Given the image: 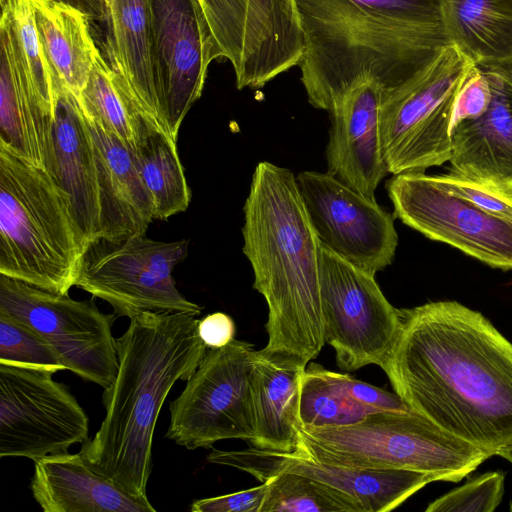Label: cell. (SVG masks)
Wrapping results in <instances>:
<instances>
[{
	"mask_svg": "<svg viewBox=\"0 0 512 512\" xmlns=\"http://www.w3.org/2000/svg\"><path fill=\"white\" fill-rule=\"evenodd\" d=\"M381 364L394 392L445 432L490 451L512 444V343L457 301L399 309Z\"/></svg>",
	"mask_w": 512,
	"mask_h": 512,
	"instance_id": "1",
	"label": "cell"
},
{
	"mask_svg": "<svg viewBox=\"0 0 512 512\" xmlns=\"http://www.w3.org/2000/svg\"><path fill=\"white\" fill-rule=\"evenodd\" d=\"M305 50L299 68L309 103L329 111L363 81L393 89L447 45L436 0H296Z\"/></svg>",
	"mask_w": 512,
	"mask_h": 512,
	"instance_id": "2",
	"label": "cell"
},
{
	"mask_svg": "<svg viewBox=\"0 0 512 512\" xmlns=\"http://www.w3.org/2000/svg\"><path fill=\"white\" fill-rule=\"evenodd\" d=\"M243 253L265 299L268 342L259 354L306 367L325 345L320 299L321 243L294 174L259 162L244 204Z\"/></svg>",
	"mask_w": 512,
	"mask_h": 512,
	"instance_id": "3",
	"label": "cell"
},
{
	"mask_svg": "<svg viewBox=\"0 0 512 512\" xmlns=\"http://www.w3.org/2000/svg\"><path fill=\"white\" fill-rule=\"evenodd\" d=\"M198 321L188 312L147 311L130 319L116 339L118 370L102 396L105 418L80 450L94 471L146 502L159 412L174 384L187 381L207 351Z\"/></svg>",
	"mask_w": 512,
	"mask_h": 512,
	"instance_id": "4",
	"label": "cell"
},
{
	"mask_svg": "<svg viewBox=\"0 0 512 512\" xmlns=\"http://www.w3.org/2000/svg\"><path fill=\"white\" fill-rule=\"evenodd\" d=\"M87 248L69 198L48 172L0 146V274L65 294Z\"/></svg>",
	"mask_w": 512,
	"mask_h": 512,
	"instance_id": "5",
	"label": "cell"
},
{
	"mask_svg": "<svg viewBox=\"0 0 512 512\" xmlns=\"http://www.w3.org/2000/svg\"><path fill=\"white\" fill-rule=\"evenodd\" d=\"M295 451L320 463L359 469L411 470L459 482L490 451L408 411H383L344 426H299Z\"/></svg>",
	"mask_w": 512,
	"mask_h": 512,
	"instance_id": "6",
	"label": "cell"
},
{
	"mask_svg": "<svg viewBox=\"0 0 512 512\" xmlns=\"http://www.w3.org/2000/svg\"><path fill=\"white\" fill-rule=\"evenodd\" d=\"M476 64L447 45L399 86L381 91L380 130L388 172H424L449 162L457 95Z\"/></svg>",
	"mask_w": 512,
	"mask_h": 512,
	"instance_id": "7",
	"label": "cell"
},
{
	"mask_svg": "<svg viewBox=\"0 0 512 512\" xmlns=\"http://www.w3.org/2000/svg\"><path fill=\"white\" fill-rule=\"evenodd\" d=\"M188 253V240L155 241L146 235L89 244L75 286L107 302L116 317L143 312H188L202 307L176 288L172 272Z\"/></svg>",
	"mask_w": 512,
	"mask_h": 512,
	"instance_id": "8",
	"label": "cell"
},
{
	"mask_svg": "<svg viewBox=\"0 0 512 512\" xmlns=\"http://www.w3.org/2000/svg\"><path fill=\"white\" fill-rule=\"evenodd\" d=\"M256 354L252 344L237 339L206 351L181 394L170 403L166 437L188 450L211 448L226 439L250 442Z\"/></svg>",
	"mask_w": 512,
	"mask_h": 512,
	"instance_id": "9",
	"label": "cell"
},
{
	"mask_svg": "<svg viewBox=\"0 0 512 512\" xmlns=\"http://www.w3.org/2000/svg\"><path fill=\"white\" fill-rule=\"evenodd\" d=\"M93 298L74 300L68 293H53L0 274V312L45 339L67 370L106 389L118 370L112 334L117 317L101 312Z\"/></svg>",
	"mask_w": 512,
	"mask_h": 512,
	"instance_id": "10",
	"label": "cell"
},
{
	"mask_svg": "<svg viewBox=\"0 0 512 512\" xmlns=\"http://www.w3.org/2000/svg\"><path fill=\"white\" fill-rule=\"evenodd\" d=\"M320 299L325 343L337 366L355 371L381 366L400 331L393 307L371 275L321 245Z\"/></svg>",
	"mask_w": 512,
	"mask_h": 512,
	"instance_id": "11",
	"label": "cell"
},
{
	"mask_svg": "<svg viewBox=\"0 0 512 512\" xmlns=\"http://www.w3.org/2000/svg\"><path fill=\"white\" fill-rule=\"evenodd\" d=\"M45 370L0 364V458L34 462L88 439L89 418Z\"/></svg>",
	"mask_w": 512,
	"mask_h": 512,
	"instance_id": "12",
	"label": "cell"
},
{
	"mask_svg": "<svg viewBox=\"0 0 512 512\" xmlns=\"http://www.w3.org/2000/svg\"><path fill=\"white\" fill-rule=\"evenodd\" d=\"M386 189L395 217L407 226L493 268L512 270L511 221L452 193L424 172L396 174Z\"/></svg>",
	"mask_w": 512,
	"mask_h": 512,
	"instance_id": "13",
	"label": "cell"
},
{
	"mask_svg": "<svg viewBox=\"0 0 512 512\" xmlns=\"http://www.w3.org/2000/svg\"><path fill=\"white\" fill-rule=\"evenodd\" d=\"M154 80L161 123L177 141L201 97L210 63L222 52L199 0H148Z\"/></svg>",
	"mask_w": 512,
	"mask_h": 512,
	"instance_id": "14",
	"label": "cell"
},
{
	"mask_svg": "<svg viewBox=\"0 0 512 512\" xmlns=\"http://www.w3.org/2000/svg\"><path fill=\"white\" fill-rule=\"evenodd\" d=\"M296 180L322 246L374 276L392 263L398 245L394 213L328 172L303 171Z\"/></svg>",
	"mask_w": 512,
	"mask_h": 512,
	"instance_id": "15",
	"label": "cell"
},
{
	"mask_svg": "<svg viewBox=\"0 0 512 512\" xmlns=\"http://www.w3.org/2000/svg\"><path fill=\"white\" fill-rule=\"evenodd\" d=\"M207 460L249 473L261 482L279 472L307 476L346 496L358 512L394 510L427 484L436 481L434 476L417 471L329 465L295 450L280 452L254 446L232 451L213 449Z\"/></svg>",
	"mask_w": 512,
	"mask_h": 512,
	"instance_id": "16",
	"label": "cell"
},
{
	"mask_svg": "<svg viewBox=\"0 0 512 512\" xmlns=\"http://www.w3.org/2000/svg\"><path fill=\"white\" fill-rule=\"evenodd\" d=\"M381 89L363 81L345 91L329 109L331 129L326 149L328 173L375 199V190L389 173L380 130Z\"/></svg>",
	"mask_w": 512,
	"mask_h": 512,
	"instance_id": "17",
	"label": "cell"
},
{
	"mask_svg": "<svg viewBox=\"0 0 512 512\" xmlns=\"http://www.w3.org/2000/svg\"><path fill=\"white\" fill-rule=\"evenodd\" d=\"M55 119L47 172L69 198L89 244L102 238L98 175L92 136L78 97L53 75Z\"/></svg>",
	"mask_w": 512,
	"mask_h": 512,
	"instance_id": "18",
	"label": "cell"
},
{
	"mask_svg": "<svg viewBox=\"0 0 512 512\" xmlns=\"http://www.w3.org/2000/svg\"><path fill=\"white\" fill-rule=\"evenodd\" d=\"M55 106L32 84L13 49L9 24L0 19V146L47 170Z\"/></svg>",
	"mask_w": 512,
	"mask_h": 512,
	"instance_id": "19",
	"label": "cell"
},
{
	"mask_svg": "<svg viewBox=\"0 0 512 512\" xmlns=\"http://www.w3.org/2000/svg\"><path fill=\"white\" fill-rule=\"evenodd\" d=\"M492 92L486 112L451 131V171L512 184V65H478Z\"/></svg>",
	"mask_w": 512,
	"mask_h": 512,
	"instance_id": "20",
	"label": "cell"
},
{
	"mask_svg": "<svg viewBox=\"0 0 512 512\" xmlns=\"http://www.w3.org/2000/svg\"><path fill=\"white\" fill-rule=\"evenodd\" d=\"M83 113L94 145L102 238L123 240L146 235L148 226L154 220V207L133 151Z\"/></svg>",
	"mask_w": 512,
	"mask_h": 512,
	"instance_id": "21",
	"label": "cell"
},
{
	"mask_svg": "<svg viewBox=\"0 0 512 512\" xmlns=\"http://www.w3.org/2000/svg\"><path fill=\"white\" fill-rule=\"evenodd\" d=\"M45 512H155L143 501L94 471L83 455L68 452L34 462L30 484Z\"/></svg>",
	"mask_w": 512,
	"mask_h": 512,
	"instance_id": "22",
	"label": "cell"
},
{
	"mask_svg": "<svg viewBox=\"0 0 512 512\" xmlns=\"http://www.w3.org/2000/svg\"><path fill=\"white\" fill-rule=\"evenodd\" d=\"M300 391L299 416L304 426H344L377 412L411 410L395 392L311 361L302 374Z\"/></svg>",
	"mask_w": 512,
	"mask_h": 512,
	"instance_id": "23",
	"label": "cell"
},
{
	"mask_svg": "<svg viewBox=\"0 0 512 512\" xmlns=\"http://www.w3.org/2000/svg\"><path fill=\"white\" fill-rule=\"evenodd\" d=\"M304 370L305 367L269 360L257 351L251 375L252 446L280 452L295 450L301 424L300 388Z\"/></svg>",
	"mask_w": 512,
	"mask_h": 512,
	"instance_id": "24",
	"label": "cell"
},
{
	"mask_svg": "<svg viewBox=\"0 0 512 512\" xmlns=\"http://www.w3.org/2000/svg\"><path fill=\"white\" fill-rule=\"evenodd\" d=\"M106 3L108 63L120 71L145 110L163 127L153 73L149 2L106 0Z\"/></svg>",
	"mask_w": 512,
	"mask_h": 512,
	"instance_id": "25",
	"label": "cell"
},
{
	"mask_svg": "<svg viewBox=\"0 0 512 512\" xmlns=\"http://www.w3.org/2000/svg\"><path fill=\"white\" fill-rule=\"evenodd\" d=\"M31 1L37 35L51 74L78 97L100 52L90 33V19L53 0Z\"/></svg>",
	"mask_w": 512,
	"mask_h": 512,
	"instance_id": "26",
	"label": "cell"
},
{
	"mask_svg": "<svg viewBox=\"0 0 512 512\" xmlns=\"http://www.w3.org/2000/svg\"><path fill=\"white\" fill-rule=\"evenodd\" d=\"M450 44L476 65H512V0H436Z\"/></svg>",
	"mask_w": 512,
	"mask_h": 512,
	"instance_id": "27",
	"label": "cell"
},
{
	"mask_svg": "<svg viewBox=\"0 0 512 512\" xmlns=\"http://www.w3.org/2000/svg\"><path fill=\"white\" fill-rule=\"evenodd\" d=\"M78 100L87 115L131 150L152 130L163 129L136 98L120 71L100 52Z\"/></svg>",
	"mask_w": 512,
	"mask_h": 512,
	"instance_id": "28",
	"label": "cell"
},
{
	"mask_svg": "<svg viewBox=\"0 0 512 512\" xmlns=\"http://www.w3.org/2000/svg\"><path fill=\"white\" fill-rule=\"evenodd\" d=\"M136 165L152 199L154 219L184 212L191 191L177 150V141L161 128L152 130L134 150Z\"/></svg>",
	"mask_w": 512,
	"mask_h": 512,
	"instance_id": "29",
	"label": "cell"
},
{
	"mask_svg": "<svg viewBox=\"0 0 512 512\" xmlns=\"http://www.w3.org/2000/svg\"><path fill=\"white\" fill-rule=\"evenodd\" d=\"M261 483L266 495L260 512H358L346 496L301 474L274 473Z\"/></svg>",
	"mask_w": 512,
	"mask_h": 512,
	"instance_id": "30",
	"label": "cell"
},
{
	"mask_svg": "<svg viewBox=\"0 0 512 512\" xmlns=\"http://www.w3.org/2000/svg\"><path fill=\"white\" fill-rule=\"evenodd\" d=\"M0 364L45 370H67L58 353L38 333L0 312Z\"/></svg>",
	"mask_w": 512,
	"mask_h": 512,
	"instance_id": "31",
	"label": "cell"
},
{
	"mask_svg": "<svg viewBox=\"0 0 512 512\" xmlns=\"http://www.w3.org/2000/svg\"><path fill=\"white\" fill-rule=\"evenodd\" d=\"M505 475L487 472L432 501L426 512H492L504 495Z\"/></svg>",
	"mask_w": 512,
	"mask_h": 512,
	"instance_id": "32",
	"label": "cell"
},
{
	"mask_svg": "<svg viewBox=\"0 0 512 512\" xmlns=\"http://www.w3.org/2000/svg\"><path fill=\"white\" fill-rule=\"evenodd\" d=\"M444 188L497 217L512 222V184L473 178L454 171L432 175Z\"/></svg>",
	"mask_w": 512,
	"mask_h": 512,
	"instance_id": "33",
	"label": "cell"
},
{
	"mask_svg": "<svg viewBox=\"0 0 512 512\" xmlns=\"http://www.w3.org/2000/svg\"><path fill=\"white\" fill-rule=\"evenodd\" d=\"M491 98L490 84L481 68L475 65L457 95L451 131L461 121L473 120L482 116L488 109Z\"/></svg>",
	"mask_w": 512,
	"mask_h": 512,
	"instance_id": "34",
	"label": "cell"
},
{
	"mask_svg": "<svg viewBox=\"0 0 512 512\" xmlns=\"http://www.w3.org/2000/svg\"><path fill=\"white\" fill-rule=\"evenodd\" d=\"M266 495V484L239 492L193 501L192 512H260Z\"/></svg>",
	"mask_w": 512,
	"mask_h": 512,
	"instance_id": "35",
	"label": "cell"
},
{
	"mask_svg": "<svg viewBox=\"0 0 512 512\" xmlns=\"http://www.w3.org/2000/svg\"><path fill=\"white\" fill-rule=\"evenodd\" d=\"M236 332L233 319L226 313L214 312L198 321L197 333L207 348H221L229 344Z\"/></svg>",
	"mask_w": 512,
	"mask_h": 512,
	"instance_id": "36",
	"label": "cell"
},
{
	"mask_svg": "<svg viewBox=\"0 0 512 512\" xmlns=\"http://www.w3.org/2000/svg\"><path fill=\"white\" fill-rule=\"evenodd\" d=\"M68 5L84 13L90 20L103 21L107 19L106 0H53Z\"/></svg>",
	"mask_w": 512,
	"mask_h": 512,
	"instance_id": "37",
	"label": "cell"
},
{
	"mask_svg": "<svg viewBox=\"0 0 512 512\" xmlns=\"http://www.w3.org/2000/svg\"><path fill=\"white\" fill-rule=\"evenodd\" d=\"M17 2L18 0H0L1 16L8 14Z\"/></svg>",
	"mask_w": 512,
	"mask_h": 512,
	"instance_id": "38",
	"label": "cell"
},
{
	"mask_svg": "<svg viewBox=\"0 0 512 512\" xmlns=\"http://www.w3.org/2000/svg\"><path fill=\"white\" fill-rule=\"evenodd\" d=\"M497 456H501L502 458L507 459L509 462L512 463V444L508 445L504 448H501L496 452Z\"/></svg>",
	"mask_w": 512,
	"mask_h": 512,
	"instance_id": "39",
	"label": "cell"
}]
</instances>
